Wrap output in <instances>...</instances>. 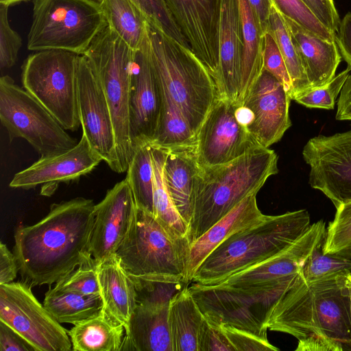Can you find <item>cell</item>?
Returning a JSON list of instances; mask_svg holds the SVG:
<instances>
[{
    "label": "cell",
    "mask_w": 351,
    "mask_h": 351,
    "mask_svg": "<svg viewBox=\"0 0 351 351\" xmlns=\"http://www.w3.org/2000/svg\"><path fill=\"white\" fill-rule=\"evenodd\" d=\"M95 208L93 199L75 197L53 204L40 221L16 229L13 253L23 281L51 285L93 259Z\"/></svg>",
    "instance_id": "1"
},
{
    "label": "cell",
    "mask_w": 351,
    "mask_h": 351,
    "mask_svg": "<svg viewBox=\"0 0 351 351\" xmlns=\"http://www.w3.org/2000/svg\"><path fill=\"white\" fill-rule=\"evenodd\" d=\"M272 331L292 335L295 351H351V306L346 276L294 285L275 304L267 324Z\"/></svg>",
    "instance_id": "2"
},
{
    "label": "cell",
    "mask_w": 351,
    "mask_h": 351,
    "mask_svg": "<svg viewBox=\"0 0 351 351\" xmlns=\"http://www.w3.org/2000/svg\"><path fill=\"white\" fill-rule=\"evenodd\" d=\"M278 160L274 150L258 146L227 163L201 168L189 224L190 245L277 174Z\"/></svg>",
    "instance_id": "3"
},
{
    "label": "cell",
    "mask_w": 351,
    "mask_h": 351,
    "mask_svg": "<svg viewBox=\"0 0 351 351\" xmlns=\"http://www.w3.org/2000/svg\"><path fill=\"white\" fill-rule=\"evenodd\" d=\"M141 45L161 89L181 110L196 136L218 97L210 73L189 46L147 20Z\"/></svg>",
    "instance_id": "4"
},
{
    "label": "cell",
    "mask_w": 351,
    "mask_h": 351,
    "mask_svg": "<svg viewBox=\"0 0 351 351\" xmlns=\"http://www.w3.org/2000/svg\"><path fill=\"white\" fill-rule=\"evenodd\" d=\"M306 209L265 218L231 235L198 266L191 282L215 285L282 252L311 226Z\"/></svg>",
    "instance_id": "5"
},
{
    "label": "cell",
    "mask_w": 351,
    "mask_h": 351,
    "mask_svg": "<svg viewBox=\"0 0 351 351\" xmlns=\"http://www.w3.org/2000/svg\"><path fill=\"white\" fill-rule=\"evenodd\" d=\"M190 245L187 239L172 238L153 215L136 206L115 254L132 280L190 283L186 278Z\"/></svg>",
    "instance_id": "6"
},
{
    "label": "cell",
    "mask_w": 351,
    "mask_h": 351,
    "mask_svg": "<svg viewBox=\"0 0 351 351\" xmlns=\"http://www.w3.org/2000/svg\"><path fill=\"white\" fill-rule=\"evenodd\" d=\"M299 274L258 287L237 288L193 282L189 289L208 321L267 338V324L271 311L276 302L294 285Z\"/></svg>",
    "instance_id": "7"
},
{
    "label": "cell",
    "mask_w": 351,
    "mask_h": 351,
    "mask_svg": "<svg viewBox=\"0 0 351 351\" xmlns=\"http://www.w3.org/2000/svg\"><path fill=\"white\" fill-rule=\"evenodd\" d=\"M134 52L108 25L83 54L97 78L109 106L121 173L127 171L134 154L129 125V97Z\"/></svg>",
    "instance_id": "8"
},
{
    "label": "cell",
    "mask_w": 351,
    "mask_h": 351,
    "mask_svg": "<svg viewBox=\"0 0 351 351\" xmlns=\"http://www.w3.org/2000/svg\"><path fill=\"white\" fill-rule=\"evenodd\" d=\"M27 49H60L83 55L108 26L101 8L85 0H32Z\"/></svg>",
    "instance_id": "9"
},
{
    "label": "cell",
    "mask_w": 351,
    "mask_h": 351,
    "mask_svg": "<svg viewBox=\"0 0 351 351\" xmlns=\"http://www.w3.org/2000/svg\"><path fill=\"white\" fill-rule=\"evenodd\" d=\"M79 56L60 49L38 51L30 54L21 67L23 88L66 130L73 132L81 125L77 105Z\"/></svg>",
    "instance_id": "10"
},
{
    "label": "cell",
    "mask_w": 351,
    "mask_h": 351,
    "mask_svg": "<svg viewBox=\"0 0 351 351\" xmlns=\"http://www.w3.org/2000/svg\"><path fill=\"white\" fill-rule=\"evenodd\" d=\"M0 120L10 141L24 138L40 157L67 151L78 143L45 106L8 75L0 78Z\"/></svg>",
    "instance_id": "11"
},
{
    "label": "cell",
    "mask_w": 351,
    "mask_h": 351,
    "mask_svg": "<svg viewBox=\"0 0 351 351\" xmlns=\"http://www.w3.org/2000/svg\"><path fill=\"white\" fill-rule=\"evenodd\" d=\"M0 322L21 335L35 351L72 350L68 331L23 280L0 285Z\"/></svg>",
    "instance_id": "12"
},
{
    "label": "cell",
    "mask_w": 351,
    "mask_h": 351,
    "mask_svg": "<svg viewBox=\"0 0 351 351\" xmlns=\"http://www.w3.org/2000/svg\"><path fill=\"white\" fill-rule=\"evenodd\" d=\"M308 183L337 208L351 202V130L310 138L302 150Z\"/></svg>",
    "instance_id": "13"
},
{
    "label": "cell",
    "mask_w": 351,
    "mask_h": 351,
    "mask_svg": "<svg viewBox=\"0 0 351 351\" xmlns=\"http://www.w3.org/2000/svg\"><path fill=\"white\" fill-rule=\"evenodd\" d=\"M291 100L284 86L264 69L241 105L237 106V117L259 146L269 148L291 126Z\"/></svg>",
    "instance_id": "14"
},
{
    "label": "cell",
    "mask_w": 351,
    "mask_h": 351,
    "mask_svg": "<svg viewBox=\"0 0 351 351\" xmlns=\"http://www.w3.org/2000/svg\"><path fill=\"white\" fill-rule=\"evenodd\" d=\"M237 106L218 97L210 108L196 135L195 154L201 168L227 163L259 146L238 120Z\"/></svg>",
    "instance_id": "15"
},
{
    "label": "cell",
    "mask_w": 351,
    "mask_h": 351,
    "mask_svg": "<svg viewBox=\"0 0 351 351\" xmlns=\"http://www.w3.org/2000/svg\"><path fill=\"white\" fill-rule=\"evenodd\" d=\"M77 105L82 134L110 168L121 173L109 106L102 88L84 55H80L78 60Z\"/></svg>",
    "instance_id": "16"
},
{
    "label": "cell",
    "mask_w": 351,
    "mask_h": 351,
    "mask_svg": "<svg viewBox=\"0 0 351 351\" xmlns=\"http://www.w3.org/2000/svg\"><path fill=\"white\" fill-rule=\"evenodd\" d=\"M161 106L160 87L141 45L134 52L129 97L130 134L134 151L154 141L160 125Z\"/></svg>",
    "instance_id": "17"
},
{
    "label": "cell",
    "mask_w": 351,
    "mask_h": 351,
    "mask_svg": "<svg viewBox=\"0 0 351 351\" xmlns=\"http://www.w3.org/2000/svg\"><path fill=\"white\" fill-rule=\"evenodd\" d=\"M135 210L126 179L117 182L95 204L90 253L97 265L115 254L129 230Z\"/></svg>",
    "instance_id": "18"
},
{
    "label": "cell",
    "mask_w": 351,
    "mask_h": 351,
    "mask_svg": "<svg viewBox=\"0 0 351 351\" xmlns=\"http://www.w3.org/2000/svg\"><path fill=\"white\" fill-rule=\"evenodd\" d=\"M326 233V223L319 220L311 225L302 236L282 252L228 277L217 285L237 288L258 287L298 274L314 249L324 241Z\"/></svg>",
    "instance_id": "19"
},
{
    "label": "cell",
    "mask_w": 351,
    "mask_h": 351,
    "mask_svg": "<svg viewBox=\"0 0 351 351\" xmlns=\"http://www.w3.org/2000/svg\"><path fill=\"white\" fill-rule=\"evenodd\" d=\"M103 160L82 134L71 149L40 157L29 167L16 173L10 186L29 189L40 184H56L76 180L93 171Z\"/></svg>",
    "instance_id": "20"
},
{
    "label": "cell",
    "mask_w": 351,
    "mask_h": 351,
    "mask_svg": "<svg viewBox=\"0 0 351 351\" xmlns=\"http://www.w3.org/2000/svg\"><path fill=\"white\" fill-rule=\"evenodd\" d=\"M218 97L237 104L240 88L243 40L237 0H217Z\"/></svg>",
    "instance_id": "21"
},
{
    "label": "cell",
    "mask_w": 351,
    "mask_h": 351,
    "mask_svg": "<svg viewBox=\"0 0 351 351\" xmlns=\"http://www.w3.org/2000/svg\"><path fill=\"white\" fill-rule=\"evenodd\" d=\"M283 17L311 88L326 85L335 77L341 60L336 41L325 40Z\"/></svg>",
    "instance_id": "22"
},
{
    "label": "cell",
    "mask_w": 351,
    "mask_h": 351,
    "mask_svg": "<svg viewBox=\"0 0 351 351\" xmlns=\"http://www.w3.org/2000/svg\"><path fill=\"white\" fill-rule=\"evenodd\" d=\"M257 193L245 197L190 245L187 265V280L202 261L221 243L236 232L262 221L263 215L256 203Z\"/></svg>",
    "instance_id": "23"
},
{
    "label": "cell",
    "mask_w": 351,
    "mask_h": 351,
    "mask_svg": "<svg viewBox=\"0 0 351 351\" xmlns=\"http://www.w3.org/2000/svg\"><path fill=\"white\" fill-rule=\"evenodd\" d=\"M173 351L169 304H139L125 330L120 351Z\"/></svg>",
    "instance_id": "24"
},
{
    "label": "cell",
    "mask_w": 351,
    "mask_h": 351,
    "mask_svg": "<svg viewBox=\"0 0 351 351\" xmlns=\"http://www.w3.org/2000/svg\"><path fill=\"white\" fill-rule=\"evenodd\" d=\"M200 170L195 146L167 149L163 167L165 184L176 208L188 226Z\"/></svg>",
    "instance_id": "25"
},
{
    "label": "cell",
    "mask_w": 351,
    "mask_h": 351,
    "mask_svg": "<svg viewBox=\"0 0 351 351\" xmlns=\"http://www.w3.org/2000/svg\"><path fill=\"white\" fill-rule=\"evenodd\" d=\"M97 277L102 309L125 330L137 304L133 280L116 254L98 264Z\"/></svg>",
    "instance_id": "26"
},
{
    "label": "cell",
    "mask_w": 351,
    "mask_h": 351,
    "mask_svg": "<svg viewBox=\"0 0 351 351\" xmlns=\"http://www.w3.org/2000/svg\"><path fill=\"white\" fill-rule=\"evenodd\" d=\"M237 3L243 40L239 95L235 104L239 106L264 70V36L248 0H237Z\"/></svg>",
    "instance_id": "27"
},
{
    "label": "cell",
    "mask_w": 351,
    "mask_h": 351,
    "mask_svg": "<svg viewBox=\"0 0 351 351\" xmlns=\"http://www.w3.org/2000/svg\"><path fill=\"white\" fill-rule=\"evenodd\" d=\"M203 319L189 285L171 298L169 324L173 351H198L197 337Z\"/></svg>",
    "instance_id": "28"
},
{
    "label": "cell",
    "mask_w": 351,
    "mask_h": 351,
    "mask_svg": "<svg viewBox=\"0 0 351 351\" xmlns=\"http://www.w3.org/2000/svg\"><path fill=\"white\" fill-rule=\"evenodd\" d=\"M124 326L103 309L99 314L74 324L68 331L75 351H120Z\"/></svg>",
    "instance_id": "29"
},
{
    "label": "cell",
    "mask_w": 351,
    "mask_h": 351,
    "mask_svg": "<svg viewBox=\"0 0 351 351\" xmlns=\"http://www.w3.org/2000/svg\"><path fill=\"white\" fill-rule=\"evenodd\" d=\"M167 151V149L152 145L154 216L172 238L188 239L189 226L176 208L165 181L163 167Z\"/></svg>",
    "instance_id": "30"
},
{
    "label": "cell",
    "mask_w": 351,
    "mask_h": 351,
    "mask_svg": "<svg viewBox=\"0 0 351 351\" xmlns=\"http://www.w3.org/2000/svg\"><path fill=\"white\" fill-rule=\"evenodd\" d=\"M43 305L59 323L74 325L99 314L103 302L101 295H82L53 287L45 293Z\"/></svg>",
    "instance_id": "31"
},
{
    "label": "cell",
    "mask_w": 351,
    "mask_h": 351,
    "mask_svg": "<svg viewBox=\"0 0 351 351\" xmlns=\"http://www.w3.org/2000/svg\"><path fill=\"white\" fill-rule=\"evenodd\" d=\"M108 25L133 50H138L145 34L146 18L132 0H104Z\"/></svg>",
    "instance_id": "32"
},
{
    "label": "cell",
    "mask_w": 351,
    "mask_h": 351,
    "mask_svg": "<svg viewBox=\"0 0 351 351\" xmlns=\"http://www.w3.org/2000/svg\"><path fill=\"white\" fill-rule=\"evenodd\" d=\"M268 30L274 36L285 60L292 84L291 99L294 100L311 86L285 19L275 4L271 8Z\"/></svg>",
    "instance_id": "33"
},
{
    "label": "cell",
    "mask_w": 351,
    "mask_h": 351,
    "mask_svg": "<svg viewBox=\"0 0 351 351\" xmlns=\"http://www.w3.org/2000/svg\"><path fill=\"white\" fill-rule=\"evenodd\" d=\"M160 90L162 106L160 125L156 136L151 144L165 149L195 147L196 136L186 119L161 88Z\"/></svg>",
    "instance_id": "34"
},
{
    "label": "cell",
    "mask_w": 351,
    "mask_h": 351,
    "mask_svg": "<svg viewBox=\"0 0 351 351\" xmlns=\"http://www.w3.org/2000/svg\"><path fill=\"white\" fill-rule=\"evenodd\" d=\"M126 172L125 179L132 190L136 206L154 215V169L150 143L135 149Z\"/></svg>",
    "instance_id": "35"
},
{
    "label": "cell",
    "mask_w": 351,
    "mask_h": 351,
    "mask_svg": "<svg viewBox=\"0 0 351 351\" xmlns=\"http://www.w3.org/2000/svg\"><path fill=\"white\" fill-rule=\"evenodd\" d=\"M326 228L322 250L325 254L351 258V202L338 207Z\"/></svg>",
    "instance_id": "36"
},
{
    "label": "cell",
    "mask_w": 351,
    "mask_h": 351,
    "mask_svg": "<svg viewBox=\"0 0 351 351\" xmlns=\"http://www.w3.org/2000/svg\"><path fill=\"white\" fill-rule=\"evenodd\" d=\"M324 241L312 252L300 273L306 280H314L331 275H351V258L323 252Z\"/></svg>",
    "instance_id": "37"
},
{
    "label": "cell",
    "mask_w": 351,
    "mask_h": 351,
    "mask_svg": "<svg viewBox=\"0 0 351 351\" xmlns=\"http://www.w3.org/2000/svg\"><path fill=\"white\" fill-rule=\"evenodd\" d=\"M280 12L305 29L328 41L336 40V34L327 29L302 0H274Z\"/></svg>",
    "instance_id": "38"
},
{
    "label": "cell",
    "mask_w": 351,
    "mask_h": 351,
    "mask_svg": "<svg viewBox=\"0 0 351 351\" xmlns=\"http://www.w3.org/2000/svg\"><path fill=\"white\" fill-rule=\"evenodd\" d=\"M350 71L351 67L348 66L326 85L312 88L297 97L294 101L309 108L334 109L336 99L340 94Z\"/></svg>",
    "instance_id": "39"
},
{
    "label": "cell",
    "mask_w": 351,
    "mask_h": 351,
    "mask_svg": "<svg viewBox=\"0 0 351 351\" xmlns=\"http://www.w3.org/2000/svg\"><path fill=\"white\" fill-rule=\"evenodd\" d=\"M97 265L94 259L80 265L58 281L54 288L82 295H100Z\"/></svg>",
    "instance_id": "40"
},
{
    "label": "cell",
    "mask_w": 351,
    "mask_h": 351,
    "mask_svg": "<svg viewBox=\"0 0 351 351\" xmlns=\"http://www.w3.org/2000/svg\"><path fill=\"white\" fill-rule=\"evenodd\" d=\"M132 280L136 289V302L139 304H169L176 293L189 285L188 282Z\"/></svg>",
    "instance_id": "41"
},
{
    "label": "cell",
    "mask_w": 351,
    "mask_h": 351,
    "mask_svg": "<svg viewBox=\"0 0 351 351\" xmlns=\"http://www.w3.org/2000/svg\"><path fill=\"white\" fill-rule=\"evenodd\" d=\"M146 19L162 29L181 44L189 46L180 29L160 0H132Z\"/></svg>",
    "instance_id": "42"
},
{
    "label": "cell",
    "mask_w": 351,
    "mask_h": 351,
    "mask_svg": "<svg viewBox=\"0 0 351 351\" xmlns=\"http://www.w3.org/2000/svg\"><path fill=\"white\" fill-rule=\"evenodd\" d=\"M8 8L0 4V68L13 66L22 46V38L10 25Z\"/></svg>",
    "instance_id": "43"
},
{
    "label": "cell",
    "mask_w": 351,
    "mask_h": 351,
    "mask_svg": "<svg viewBox=\"0 0 351 351\" xmlns=\"http://www.w3.org/2000/svg\"><path fill=\"white\" fill-rule=\"evenodd\" d=\"M263 56V69L284 86L291 98V80L277 43L269 30L264 35Z\"/></svg>",
    "instance_id": "44"
},
{
    "label": "cell",
    "mask_w": 351,
    "mask_h": 351,
    "mask_svg": "<svg viewBox=\"0 0 351 351\" xmlns=\"http://www.w3.org/2000/svg\"><path fill=\"white\" fill-rule=\"evenodd\" d=\"M235 351H278L267 338H262L250 332L229 325L221 326Z\"/></svg>",
    "instance_id": "45"
},
{
    "label": "cell",
    "mask_w": 351,
    "mask_h": 351,
    "mask_svg": "<svg viewBox=\"0 0 351 351\" xmlns=\"http://www.w3.org/2000/svg\"><path fill=\"white\" fill-rule=\"evenodd\" d=\"M198 351H235L221 326L204 317L197 337Z\"/></svg>",
    "instance_id": "46"
},
{
    "label": "cell",
    "mask_w": 351,
    "mask_h": 351,
    "mask_svg": "<svg viewBox=\"0 0 351 351\" xmlns=\"http://www.w3.org/2000/svg\"><path fill=\"white\" fill-rule=\"evenodd\" d=\"M319 21L337 34L340 19L333 0H302Z\"/></svg>",
    "instance_id": "47"
},
{
    "label": "cell",
    "mask_w": 351,
    "mask_h": 351,
    "mask_svg": "<svg viewBox=\"0 0 351 351\" xmlns=\"http://www.w3.org/2000/svg\"><path fill=\"white\" fill-rule=\"evenodd\" d=\"M0 351H35L18 333L0 322Z\"/></svg>",
    "instance_id": "48"
},
{
    "label": "cell",
    "mask_w": 351,
    "mask_h": 351,
    "mask_svg": "<svg viewBox=\"0 0 351 351\" xmlns=\"http://www.w3.org/2000/svg\"><path fill=\"white\" fill-rule=\"evenodd\" d=\"M335 41L341 58L351 67V12L340 21Z\"/></svg>",
    "instance_id": "49"
},
{
    "label": "cell",
    "mask_w": 351,
    "mask_h": 351,
    "mask_svg": "<svg viewBox=\"0 0 351 351\" xmlns=\"http://www.w3.org/2000/svg\"><path fill=\"white\" fill-rule=\"evenodd\" d=\"M19 271L16 257L7 245L0 243V285L13 282Z\"/></svg>",
    "instance_id": "50"
},
{
    "label": "cell",
    "mask_w": 351,
    "mask_h": 351,
    "mask_svg": "<svg viewBox=\"0 0 351 351\" xmlns=\"http://www.w3.org/2000/svg\"><path fill=\"white\" fill-rule=\"evenodd\" d=\"M248 1L264 36L269 27V17L271 8L274 4V0H248Z\"/></svg>",
    "instance_id": "51"
},
{
    "label": "cell",
    "mask_w": 351,
    "mask_h": 351,
    "mask_svg": "<svg viewBox=\"0 0 351 351\" xmlns=\"http://www.w3.org/2000/svg\"><path fill=\"white\" fill-rule=\"evenodd\" d=\"M335 118L339 121H351V74L340 93Z\"/></svg>",
    "instance_id": "52"
},
{
    "label": "cell",
    "mask_w": 351,
    "mask_h": 351,
    "mask_svg": "<svg viewBox=\"0 0 351 351\" xmlns=\"http://www.w3.org/2000/svg\"><path fill=\"white\" fill-rule=\"evenodd\" d=\"M27 0H0V4L10 7Z\"/></svg>",
    "instance_id": "53"
},
{
    "label": "cell",
    "mask_w": 351,
    "mask_h": 351,
    "mask_svg": "<svg viewBox=\"0 0 351 351\" xmlns=\"http://www.w3.org/2000/svg\"><path fill=\"white\" fill-rule=\"evenodd\" d=\"M346 287L349 291L351 306V275L346 276Z\"/></svg>",
    "instance_id": "54"
},
{
    "label": "cell",
    "mask_w": 351,
    "mask_h": 351,
    "mask_svg": "<svg viewBox=\"0 0 351 351\" xmlns=\"http://www.w3.org/2000/svg\"><path fill=\"white\" fill-rule=\"evenodd\" d=\"M90 3H93L98 7H100L102 8V6L104 3V0H85Z\"/></svg>",
    "instance_id": "55"
}]
</instances>
